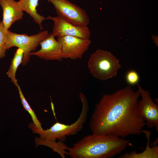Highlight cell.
<instances>
[{"mask_svg": "<svg viewBox=\"0 0 158 158\" xmlns=\"http://www.w3.org/2000/svg\"><path fill=\"white\" fill-rule=\"evenodd\" d=\"M0 5L3 10L2 21L7 29L15 22L22 18L23 11L15 0H0Z\"/></svg>", "mask_w": 158, "mask_h": 158, "instance_id": "8fae6325", "label": "cell"}, {"mask_svg": "<svg viewBox=\"0 0 158 158\" xmlns=\"http://www.w3.org/2000/svg\"><path fill=\"white\" fill-rule=\"evenodd\" d=\"M57 40L61 44L63 59L72 60L81 59L91 43L90 39L71 36L57 37Z\"/></svg>", "mask_w": 158, "mask_h": 158, "instance_id": "52a82bcc", "label": "cell"}, {"mask_svg": "<svg viewBox=\"0 0 158 158\" xmlns=\"http://www.w3.org/2000/svg\"><path fill=\"white\" fill-rule=\"evenodd\" d=\"M126 78L127 82L130 85L138 84L139 80L138 74L134 70L128 71L126 74Z\"/></svg>", "mask_w": 158, "mask_h": 158, "instance_id": "ac0fdd59", "label": "cell"}, {"mask_svg": "<svg viewBox=\"0 0 158 158\" xmlns=\"http://www.w3.org/2000/svg\"><path fill=\"white\" fill-rule=\"evenodd\" d=\"M16 86L18 90L20 97L21 103L25 110L27 111L31 116L34 124L39 129H42V125L37 118L36 114L32 109L28 102L25 98L21 90L20 86L18 84Z\"/></svg>", "mask_w": 158, "mask_h": 158, "instance_id": "2e32d148", "label": "cell"}, {"mask_svg": "<svg viewBox=\"0 0 158 158\" xmlns=\"http://www.w3.org/2000/svg\"><path fill=\"white\" fill-rule=\"evenodd\" d=\"M47 18L54 22L52 33L55 37L71 36L83 39L90 37V32L87 26H76L58 16H49Z\"/></svg>", "mask_w": 158, "mask_h": 158, "instance_id": "9c48e42d", "label": "cell"}, {"mask_svg": "<svg viewBox=\"0 0 158 158\" xmlns=\"http://www.w3.org/2000/svg\"><path fill=\"white\" fill-rule=\"evenodd\" d=\"M142 133H145L147 139V145L145 150L142 153H137L135 151L130 153H126L121 155L120 158H158V138L154 142L152 147L149 146L150 136L151 134L150 131L143 130Z\"/></svg>", "mask_w": 158, "mask_h": 158, "instance_id": "7c38bea8", "label": "cell"}, {"mask_svg": "<svg viewBox=\"0 0 158 158\" xmlns=\"http://www.w3.org/2000/svg\"><path fill=\"white\" fill-rule=\"evenodd\" d=\"M129 140L110 135L92 133L83 137L68 147L71 158H111L120 154Z\"/></svg>", "mask_w": 158, "mask_h": 158, "instance_id": "7a4b0ae2", "label": "cell"}, {"mask_svg": "<svg viewBox=\"0 0 158 158\" xmlns=\"http://www.w3.org/2000/svg\"><path fill=\"white\" fill-rule=\"evenodd\" d=\"M54 5L58 17L74 25L87 26L89 17L85 11L68 0H48Z\"/></svg>", "mask_w": 158, "mask_h": 158, "instance_id": "8992f818", "label": "cell"}, {"mask_svg": "<svg viewBox=\"0 0 158 158\" xmlns=\"http://www.w3.org/2000/svg\"><path fill=\"white\" fill-rule=\"evenodd\" d=\"M38 2L39 0H19L17 1L21 9L32 18L34 22L39 25L40 30H42L43 29L42 23L47 18L37 12V8L39 4Z\"/></svg>", "mask_w": 158, "mask_h": 158, "instance_id": "4fadbf2b", "label": "cell"}, {"mask_svg": "<svg viewBox=\"0 0 158 158\" xmlns=\"http://www.w3.org/2000/svg\"><path fill=\"white\" fill-rule=\"evenodd\" d=\"M47 30L29 36L26 34H19L9 30L6 37L5 49L7 50L13 47L22 49L24 51L21 65L25 66L29 61L30 54L35 50L40 43L49 34Z\"/></svg>", "mask_w": 158, "mask_h": 158, "instance_id": "5b68a950", "label": "cell"}, {"mask_svg": "<svg viewBox=\"0 0 158 158\" xmlns=\"http://www.w3.org/2000/svg\"><path fill=\"white\" fill-rule=\"evenodd\" d=\"M35 143L36 146L40 145H44L51 148L63 158L65 157V154H68V152L66 150H67L68 147L62 141L59 140L58 142H56V141L36 137L35 139Z\"/></svg>", "mask_w": 158, "mask_h": 158, "instance_id": "5bb4252c", "label": "cell"}, {"mask_svg": "<svg viewBox=\"0 0 158 158\" xmlns=\"http://www.w3.org/2000/svg\"><path fill=\"white\" fill-rule=\"evenodd\" d=\"M79 95L82 103V110L78 119L72 124L66 125L56 122L49 128L43 130L39 129L31 123L29 125V128L34 133L38 134L40 138L49 140L56 141L58 139L63 142L67 136L76 134L83 129L87 119L89 109L88 102L85 95L81 92Z\"/></svg>", "mask_w": 158, "mask_h": 158, "instance_id": "3957f363", "label": "cell"}, {"mask_svg": "<svg viewBox=\"0 0 158 158\" xmlns=\"http://www.w3.org/2000/svg\"><path fill=\"white\" fill-rule=\"evenodd\" d=\"M23 54L24 51L22 49L18 48L16 50L6 72L8 76L11 79V82L16 86L18 84L16 78V73L19 66L22 63Z\"/></svg>", "mask_w": 158, "mask_h": 158, "instance_id": "9a60e30c", "label": "cell"}, {"mask_svg": "<svg viewBox=\"0 0 158 158\" xmlns=\"http://www.w3.org/2000/svg\"><path fill=\"white\" fill-rule=\"evenodd\" d=\"M55 37L52 33L49 34L40 43V49L31 52L30 55L37 56L46 61H61L63 59L61 44Z\"/></svg>", "mask_w": 158, "mask_h": 158, "instance_id": "30bf717a", "label": "cell"}, {"mask_svg": "<svg viewBox=\"0 0 158 158\" xmlns=\"http://www.w3.org/2000/svg\"><path fill=\"white\" fill-rule=\"evenodd\" d=\"M8 30L5 27L2 21H0V59L4 57L6 55V37Z\"/></svg>", "mask_w": 158, "mask_h": 158, "instance_id": "e0dca14e", "label": "cell"}, {"mask_svg": "<svg viewBox=\"0 0 158 158\" xmlns=\"http://www.w3.org/2000/svg\"><path fill=\"white\" fill-rule=\"evenodd\" d=\"M87 65L92 75L102 81L116 76L121 67L119 60L112 53L101 49L90 55Z\"/></svg>", "mask_w": 158, "mask_h": 158, "instance_id": "277c9868", "label": "cell"}, {"mask_svg": "<svg viewBox=\"0 0 158 158\" xmlns=\"http://www.w3.org/2000/svg\"><path fill=\"white\" fill-rule=\"evenodd\" d=\"M140 96L139 90L134 91L130 85L103 94L90 118L89 126L92 133L124 138L142 133L146 123L138 108Z\"/></svg>", "mask_w": 158, "mask_h": 158, "instance_id": "6da1fadb", "label": "cell"}, {"mask_svg": "<svg viewBox=\"0 0 158 158\" xmlns=\"http://www.w3.org/2000/svg\"><path fill=\"white\" fill-rule=\"evenodd\" d=\"M141 99L138 100L137 107L138 111L145 120L149 128H155L158 131V107L152 100L148 90H145L137 84Z\"/></svg>", "mask_w": 158, "mask_h": 158, "instance_id": "ba28073f", "label": "cell"}]
</instances>
